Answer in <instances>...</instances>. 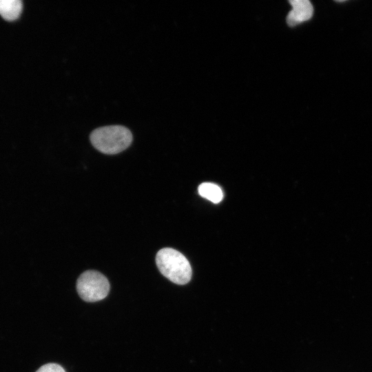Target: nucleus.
I'll use <instances>...</instances> for the list:
<instances>
[{"label": "nucleus", "mask_w": 372, "mask_h": 372, "mask_svg": "<svg viewBox=\"0 0 372 372\" xmlns=\"http://www.w3.org/2000/svg\"><path fill=\"white\" fill-rule=\"evenodd\" d=\"M289 2L292 6L286 19L289 26H296L312 17L313 8L309 0H291Z\"/></svg>", "instance_id": "nucleus-4"}, {"label": "nucleus", "mask_w": 372, "mask_h": 372, "mask_svg": "<svg viewBox=\"0 0 372 372\" xmlns=\"http://www.w3.org/2000/svg\"><path fill=\"white\" fill-rule=\"evenodd\" d=\"M79 296L85 302H94L104 299L110 291L107 278L99 271L87 270L76 281Z\"/></svg>", "instance_id": "nucleus-3"}, {"label": "nucleus", "mask_w": 372, "mask_h": 372, "mask_svg": "<svg viewBox=\"0 0 372 372\" xmlns=\"http://www.w3.org/2000/svg\"><path fill=\"white\" fill-rule=\"evenodd\" d=\"M36 372H65V371L58 364L48 363L41 366Z\"/></svg>", "instance_id": "nucleus-7"}, {"label": "nucleus", "mask_w": 372, "mask_h": 372, "mask_svg": "<svg viewBox=\"0 0 372 372\" xmlns=\"http://www.w3.org/2000/svg\"><path fill=\"white\" fill-rule=\"evenodd\" d=\"M156 263L165 278L177 285H185L192 278V267L183 254L172 248H163L156 256Z\"/></svg>", "instance_id": "nucleus-2"}, {"label": "nucleus", "mask_w": 372, "mask_h": 372, "mask_svg": "<svg viewBox=\"0 0 372 372\" xmlns=\"http://www.w3.org/2000/svg\"><path fill=\"white\" fill-rule=\"evenodd\" d=\"M92 145L105 154H116L126 149L133 140L130 130L123 125L100 127L90 134Z\"/></svg>", "instance_id": "nucleus-1"}, {"label": "nucleus", "mask_w": 372, "mask_h": 372, "mask_svg": "<svg viewBox=\"0 0 372 372\" xmlns=\"http://www.w3.org/2000/svg\"><path fill=\"white\" fill-rule=\"evenodd\" d=\"M199 194L214 203H220L223 193L220 187L211 183H203L198 188Z\"/></svg>", "instance_id": "nucleus-6"}, {"label": "nucleus", "mask_w": 372, "mask_h": 372, "mask_svg": "<svg viewBox=\"0 0 372 372\" xmlns=\"http://www.w3.org/2000/svg\"><path fill=\"white\" fill-rule=\"evenodd\" d=\"M22 6L20 0H0V14L6 19L14 20L19 16Z\"/></svg>", "instance_id": "nucleus-5"}]
</instances>
